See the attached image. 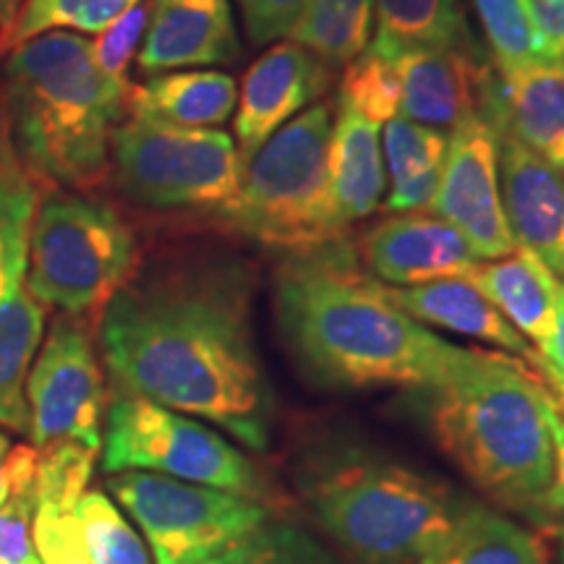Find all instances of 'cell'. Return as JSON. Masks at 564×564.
I'll list each match as a JSON object with an SVG mask.
<instances>
[{
	"mask_svg": "<svg viewBox=\"0 0 564 564\" xmlns=\"http://www.w3.org/2000/svg\"><path fill=\"white\" fill-rule=\"evenodd\" d=\"M442 167L444 162L442 165L432 167V171L413 175V178L398 183V186H390V196H387L384 207L390 212H400V215H405V212L411 209L432 207L436 186H440V178H442Z\"/></svg>",
	"mask_w": 564,
	"mask_h": 564,
	"instance_id": "38",
	"label": "cell"
},
{
	"mask_svg": "<svg viewBox=\"0 0 564 564\" xmlns=\"http://www.w3.org/2000/svg\"><path fill=\"white\" fill-rule=\"evenodd\" d=\"M74 518L95 564H152L141 535L105 491H84L74 505Z\"/></svg>",
	"mask_w": 564,
	"mask_h": 564,
	"instance_id": "29",
	"label": "cell"
},
{
	"mask_svg": "<svg viewBox=\"0 0 564 564\" xmlns=\"http://www.w3.org/2000/svg\"><path fill=\"white\" fill-rule=\"evenodd\" d=\"M34 478L0 505V564H40L32 539Z\"/></svg>",
	"mask_w": 564,
	"mask_h": 564,
	"instance_id": "35",
	"label": "cell"
},
{
	"mask_svg": "<svg viewBox=\"0 0 564 564\" xmlns=\"http://www.w3.org/2000/svg\"><path fill=\"white\" fill-rule=\"evenodd\" d=\"M274 312L299 361L329 387L434 390L463 350L400 312L345 238L282 262Z\"/></svg>",
	"mask_w": 564,
	"mask_h": 564,
	"instance_id": "2",
	"label": "cell"
},
{
	"mask_svg": "<svg viewBox=\"0 0 564 564\" xmlns=\"http://www.w3.org/2000/svg\"><path fill=\"white\" fill-rule=\"evenodd\" d=\"M533 366L556 387V392H560L564 400V282L560 293V306H556L554 333L539 350H535Z\"/></svg>",
	"mask_w": 564,
	"mask_h": 564,
	"instance_id": "39",
	"label": "cell"
},
{
	"mask_svg": "<svg viewBox=\"0 0 564 564\" xmlns=\"http://www.w3.org/2000/svg\"><path fill=\"white\" fill-rule=\"evenodd\" d=\"M188 564H337L327 549L316 544L312 535L299 528L267 520L257 531L243 535L236 544L225 546L223 552L207 560Z\"/></svg>",
	"mask_w": 564,
	"mask_h": 564,
	"instance_id": "30",
	"label": "cell"
},
{
	"mask_svg": "<svg viewBox=\"0 0 564 564\" xmlns=\"http://www.w3.org/2000/svg\"><path fill=\"white\" fill-rule=\"evenodd\" d=\"M335 105L314 102L243 160L241 192L223 220L288 253L345 238L329 188Z\"/></svg>",
	"mask_w": 564,
	"mask_h": 564,
	"instance_id": "6",
	"label": "cell"
},
{
	"mask_svg": "<svg viewBox=\"0 0 564 564\" xmlns=\"http://www.w3.org/2000/svg\"><path fill=\"white\" fill-rule=\"evenodd\" d=\"M340 105L377 126L392 121L400 110V76L394 63L366 47L345 66Z\"/></svg>",
	"mask_w": 564,
	"mask_h": 564,
	"instance_id": "31",
	"label": "cell"
},
{
	"mask_svg": "<svg viewBox=\"0 0 564 564\" xmlns=\"http://www.w3.org/2000/svg\"><path fill=\"white\" fill-rule=\"evenodd\" d=\"M533 13L544 45V61L564 63V0H533Z\"/></svg>",
	"mask_w": 564,
	"mask_h": 564,
	"instance_id": "40",
	"label": "cell"
},
{
	"mask_svg": "<svg viewBox=\"0 0 564 564\" xmlns=\"http://www.w3.org/2000/svg\"><path fill=\"white\" fill-rule=\"evenodd\" d=\"M358 257L371 278L392 288L465 278L478 264L460 232L436 215H398L377 223L358 241Z\"/></svg>",
	"mask_w": 564,
	"mask_h": 564,
	"instance_id": "15",
	"label": "cell"
},
{
	"mask_svg": "<svg viewBox=\"0 0 564 564\" xmlns=\"http://www.w3.org/2000/svg\"><path fill=\"white\" fill-rule=\"evenodd\" d=\"M139 270V243L108 204L51 188L34 209L24 285L68 316L102 314Z\"/></svg>",
	"mask_w": 564,
	"mask_h": 564,
	"instance_id": "7",
	"label": "cell"
},
{
	"mask_svg": "<svg viewBox=\"0 0 564 564\" xmlns=\"http://www.w3.org/2000/svg\"><path fill=\"white\" fill-rule=\"evenodd\" d=\"M236 102L238 87L232 76L223 70H181L131 87L126 110L144 121L207 129L228 121Z\"/></svg>",
	"mask_w": 564,
	"mask_h": 564,
	"instance_id": "22",
	"label": "cell"
},
{
	"mask_svg": "<svg viewBox=\"0 0 564 564\" xmlns=\"http://www.w3.org/2000/svg\"><path fill=\"white\" fill-rule=\"evenodd\" d=\"M251 295L249 270L225 259L137 270L102 308L97 333L118 390L264 449L272 398L253 343Z\"/></svg>",
	"mask_w": 564,
	"mask_h": 564,
	"instance_id": "1",
	"label": "cell"
},
{
	"mask_svg": "<svg viewBox=\"0 0 564 564\" xmlns=\"http://www.w3.org/2000/svg\"><path fill=\"white\" fill-rule=\"evenodd\" d=\"M476 112L497 139L499 196L514 243L533 251L549 270L564 278V175L507 126L497 68L486 79Z\"/></svg>",
	"mask_w": 564,
	"mask_h": 564,
	"instance_id": "12",
	"label": "cell"
},
{
	"mask_svg": "<svg viewBox=\"0 0 564 564\" xmlns=\"http://www.w3.org/2000/svg\"><path fill=\"white\" fill-rule=\"evenodd\" d=\"M379 30L371 51L394 61L408 51L470 47L460 0H373Z\"/></svg>",
	"mask_w": 564,
	"mask_h": 564,
	"instance_id": "25",
	"label": "cell"
},
{
	"mask_svg": "<svg viewBox=\"0 0 564 564\" xmlns=\"http://www.w3.org/2000/svg\"><path fill=\"white\" fill-rule=\"evenodd\" d=\"M502 116L514 137L560 171L564 158V63L539 61L499 74Z\"/></svg>",
	"mask_w": 564,
	"mask_h": 564,
	"instance_id": "23",
	"label": "cell"
},
{
	"mask_svg": "<svg viewBox=\"0 0 564 564\" xmlns=\"http://www.w3.org/2000/svg\"><path fill=\"white\" fill-rule=\"evenodd\" d=\"M333 82V68L295 42H278L246 70L238 97L236 139L246 160L280 126L319 100Z\"/></svg>",
	"mask_w": 564,
	"mask_h": 564,
	"instance_id": "14",
	"label": "cell"
},
{
	"mask_svg": "<svg viewBox=\"0 0 564 564\" xmlns=\"http://www.w3.org/2000/svg\"><path fill=\"white\" fill-rule=\"evenodd\" d=\"M387 295H390V301L400 312L415 322L474 337V340L489 343L505 352H518L520 358H528L531 364L535 361L533 345L465 278L434 280L411 288L390 285Z\"/></svg>",
	"mask_w": 564,
	"mask_h": 564,
	"instance_id": "18",
	"label": "cell"
},
{
	"mask_svg": "<svg viewBox=\"0 0 564 564\" xmlns=\"http://www.w3.org/2000/svg\"><path fill=\"white\" fill-rule=\"evenodd\" d=\"M324 533L358 564H419L468 499L384 460H348L306 484Z\"/></svg>",
	"mask_w": 564,
	"mask_h": 564,
	"instance_id": "5",
	"label": "cell"
},
{
	"mask_svg": "<svg viewBox=\"0 0 564 564\" xmlns=\"http://www.w3.org/2000/svg\"><path fill=\"white\" fill-rule=\"evenodd\" d=\"M24 272H13L0 295V426L13 434H30L26 377L45 329V306L26 291Z\"/></svg>",
	"mask_w": 564,
	"mask_h": 564,
	"instance_id": "21",
	"label": "cell"
},
{
	"mask_svg": "<svg viewBox=\"0 0 564 564\" xmlns=\"http://www.w3.org/2000/svg\"><path fill=\"white\" fill-rule=\"evenodd\" d=\"M241 58L230 0H152L139 53L144 74L225 66Z\"/></svg>",
	"mask_w": 564,
	"mask_h": 564,
	"instance_id": "17",
	"label": "cell"
},
{
	"mask_svg": "<svg viewBox=\"0 0 564 564\" xmlns=\"http://www.w3.org/2000/svg\"><path fill=\"white\" fill-rule=\"evenodd\" d=\"M419 564H549L546 544L505 514L468 502Z\"/></svg>",
	"mask_w": 564,
	"mask_h": 564,
	"instance_id": "24",
	"label": "cell"
},
{
	"mask_svg": "<svg viewBox=\"0 0 564 564\" xmlns=\"http://www.w3.org/2000/svg\"><path fill=\"white\" fill-rule=\"evenodd\" d=\"M21 9H24V0H0V55L9 51Z\"/></svg>",
	"mask_w": 564,
	"mask_h": 564,
	"instance_id": "42",
	"label": "cell"
},
{
	"mask_svg": "<svg viewBox=\"0 0 564 564\" xmlns=\"http://www.w3.org/2000/svg\"><path fill=\"white\" fill-rule=\"evenodd\" d=\"M105 474L144 470L259 499L264 484L249 457L186 413L118 390L105 419ZM262 502V499H259Z\"/></svg>",
	"mask_w": 564,
	"mask_h": 564,
	"instance_id": "9",
	"label": "cell"
},
{
	"mask_svg": "<svg viewBox=\"0 0 564 564\" xmlns=\"http://www.w3.org/2000/svg\"><path fill=\"white\" fill-rule=\"evenodd\" d=\"M449 137L432 126L415 123L411 118H392L384 129V171L390 186H398L413 175L442 165Z\"/></svg>",
	"mask_w": 564,
	"mask_h": 564,
	"instance_id": "32",
	"label": "cell"
},
{
	"mask_svg": "<svg viewBox=\"0 0 564 564\" xmlns=\"http://www.w3.org/2000/svg\"><path fill=\"white\" fill-rule=\"evenodd\" d=\"M400 76L403 118L432 129H449L478 110L491 63L470 47L408 51L392 61Z\"/></svg>",
	"mask_w": 564,
	"mask_h": 564,
	"instance_id": "16",
	"label": "cell"
},
{
	"mask_svg": "<svg viewBox=\"0 0 564 564\" xmlns=\"http://www.w3.org/2000/svg\"><path fill=\"white\" fill-rule=\"evenodd\" d=\"M465 238L478 262L505 259L518 249L499 196L497 139L478 112L449 133L447 154L432 207Z\"/></svg>",
	"mask_w": 564,
	"mask_h": 564,
	"instance_id": "13",
	"label": "cell"
},
{
	"mask_svg": "<svg viewBox=\"0 0 564 564\" xmlns=\"http://www.w3.org/2000/svg\"><path fill=\"white\" fill-rule=\"evenodd\" d=\"M373 0H312L291 40L333 66H348L369 47Z\"/></svg>",
	"mask_w": 564,
	"mask_h": 564,
	"instance_id": "27",
	"label": "cell"
},
{
	"mask_svg": "<svg viewBox=\"0 0 564 564\" xmlns=\"http://www.w3.org/2000/svg\"><path fill=\"white\" fill-rule=\"evenodd\" d=\"M26 405L37 449L61 442L100 449L105 382L84 316H55L26 377Z\"/></svg>",
	"mask_w": 564,
	"mask_h": 564,
	"instance_id": "11",
	"label": "cell"
},
{
	"mask_svg": "<svg viewBox=\"0 0 564 564\" xmlns=\"http://www.w3.org/2000/svg\"><path fill=\"white\" fill-rule=\"evenodd\" d=\"M535 350L554 333L562 282L533 251L518 246L510 257L478 262L465 274Z\"/></svg>",
	"mask_w": 564,
	"mask_h": 564,
	"instance_id": "19",
	"label": "cell"
},
{
	"mask_svg": "<svg viewBox=\"0 0 564 564\" xmlns=\"http://www.w3.org/2000/svg\"><path fill=\"white\" fill-rule=\"evenodd\" d=\"M549 535H552V544L556 546V554H560V560L564 562V525L552 528Z\"/></svg>",
	"mask_w": 564,
	"mask_h": 564,
	"instance_id": "43",
	"label": "cell"
},
{
	"mask_svg": "<svg viewBox=\"0 0 564 564\" xmlns=\"http://www.w3.org/2000/svg\"><path fill=\"white\" fill-rule=\"evenodd\" d=\"M37 209V181L13 147L3 102H0V295L13 272L26 267V246Z\"/></svg>",
	"mask_w": 564,
	"mask_h": 564,
	"instance_id": "26",
	"label": "cell"
},
{
	"mask_svg": "<svg viewBox=\"0 0 564 564\" xmlns=\"http://www.w3.org/2000/svg\"><path fill=\"white\" fill-rule=\"evenodd\" d=\"M546 512H564V411L554 423V484L546 497Z\"/></svg>",
	"mask_w": 564,
	"mask_h": 564,
	"instance_id": "41",
	"label": "cell"
},
{
	"mask_svg": "<svg viewBox=\"0 0 564 564\" xmlns=\"http://www.w3.org/2000/svg\"><path fill=\"white\" fill-rule=\"evenodd\" d=\"M329 188L345 225L373 215L387 188L379 126L343 105L329 139Z\"/></svg>",
	"mask_w": 564,
	"mask_h": 564,
	"instance_id": "20",
	"label": "cell"
},
{
	"mask_svg": "<svg viewBox=\"0 0 564 564\" xmlns=\"http://www.w3.org/2000/svg\"><path fill=\"white\" fill-rule=\"evenodd\" d=\"M40 449L34 444H19L11 447V442L0 434V505L9 502V497L19 486L30 484L37 474Z\"/></svg>",
	"mask_w": 564,
	"mask_h": 564,
	"instance_id": "37",
	"label": "cell"
},
{
	"mask_svg": "<svg viewBox=\"0 0 564 564\" xmlns=\"http://www.w3.org/2000/svg\"><path fill=\"white\" fill-rule=\"evenodd\" d=\"M308 3L312 0H238L246 37L251 45H270L274 40L291 37Z\"/></svg>",
	"mask_w": 564,
	"mask_h": 564,
	"instance_id": "36",
	"label": "cell"
},
{
	"mask_svg": "<svg viewBox=\"0 0 564 564\" xmlns=\"http://www.w3.org/2000/svg\"><path fill=\"white\" fill-rule=\"evenodd\" d=\"M129 89L97 66L82 34L53 30L11 47L0 102L32 178L51 188L100 186Z\"/></svg>",
	"mask_w": 564,
	"mask_h": 564,
	"instance_id": "4",
	"label": "cell"
},
{
	"mask_svg": "<svg viewBox=\"0 0 564 564\" xmlns=\"http://www.w3.org/2000/svg\"><path fill=\"white\" fill-rule=\"evenodd\" d=\"M544 3H549V0H544Z\"/></svg>",
	"mask_w": 564,
	"mask_h": 564,
	"instance_id": "46",
	"label": "cell"
},
{
	"mask_svg": "<svg viewBox=\"0 0 564 564\" xmlns=\"http://www.w3.org/2000/svg\"><path fill=\"white\" fill-rule=\"evenodd\" d=\"M429 392L434 436L457 468L512 510H546L562 408L541 373L507 352L463 348Z\"/></svg>",
	"mask_w": 564,
	"mask_h": 564,
	"instance_id": "3",
	"label": "cell"
},
{
	"mask_svg": "<svg viewBox=\"0 0 564 564\" xmlns=\"http://www.w3.org/2000/svg\"><path fill=\"white\" fill-rule=\"evenodd\" d=\"M131 3H139V0H131Z\"/></svg>",
	"mask_w": 564,
	"mask_h": 564,
	"instance_id": "45",
	"label": "cell"
},
{
	"mask_svg": "<svg viewBox=\"0 0 564 564\" xmlns=\"http://www.w3.org/2000/svg\"><path fill=\"white\" fill-rule=\"evenodd\" d=\"M110 154L118 188L141 207L223 217L241 192L243 158L223 131L131 118L112 129Z\"/></svg>",
	"mask_w": 564,
	"mask_h": 564,
	"instance_id": "8",
	"label": "cell"
},
{
	"mask_svg": "<svg viewBox=\"0 0 564 564\" xmlns=\"http://www.w3.org/2000/svg\"><path fill=\"white\" fill-rule=\"evenodd\" d=\"M32 539L40 564H95L84 549L74 507L34 499Z\"/></svg>",
	"mask_w": 564,
	"mask_h": 564,
	"instance_id": "33",
	"label": "cell"
},
{
	"mask_svg": "<svg viewBox=\"0 0 564 564\" xmlns=\"http://www.w3.org/2000/svg\"><path fill=\"white\" fill-rule=\"evenodd\" d=\"M147 21H150V3L131 6L129 11H123L108 30L100 32L97 42H91L95 47V61L110 79L129 87V63L137 51L141 34L147 30Z\"/></svg>",
	"mask_w": 564,
	"mask_h": 564,
	"instance_id": "34",
	"label": "cell"
},
{
	"mask_svg": "<svg viewBox=\"0 0 564 564\" xmlns=\"http://www.w3.org/2000/svg\"><path fill=\"white\" fill-rule=\"evenodd\" d=\"M108 489L147 535L154 564L207 560L272 518L259 499L144 470L112 474Z\"/></svg>",
	"mask_w": 564,
	"mask_h": 564,
	"instance_id": "10",
	"label": "cell"
},
{
	"mask_svg": "<svg viewBox=\"0 0 564 564\" xmlns=\"http://www.w3.org/2000/svg\"><path fill=\"white\" fill-rule=\"evenodd\" d=\"M560 173L564 175V158H562V162H560Z\"/></svg>",
	"mask_w": 564,
	"mask_h": 564,
	"instance_id": "44",
	"label": "cell"
},
{
	"mask_svg": "<svg viewBox=\"0 0 564 564\" xmlns=\"http://www.w3.org/2000/svg\"><path fill=\"white\" fill-rule=\"evenodd\" d=\"M499 74L544 61L533 0H474Z\"/></svg>",
	"mask_w": 564,
	"mask_h": 564,
	"instance_id": "28",
	"label": "cell"
}]
</instances>
